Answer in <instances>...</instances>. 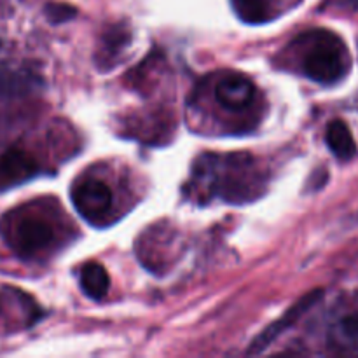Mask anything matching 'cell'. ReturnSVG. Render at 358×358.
Returning <instances> with one entry per match:
<instances>
[{
  "instance_id": "obj_1",
  "label": "cell",
  "mask_w": 358,
  "mask_h": 358,
  "mask_svg": "<svg viewBox=\"0 0 358 358\" xmlns=\"http://www.w3.org/2000/svg\"><path fill=\"white\" fill-rule=\"evenodd\" d=\"M196 180L205 182L208 198L219 196L229 203L252 201L262 192L264 175L248 154L205 156L196 164Z\"/></svg>"
},
{
  "instance_id": "obj_7",
  "label": "cell",
  "mask_w": 358,
  "mask_h": 358,
  "mask_svg": "<svg viewBox=\"0 0 358 358\" xmlns=\"http://www.w3.org/2000/svg\"><path fill=\"white\" fill-rule=\"evenodd\" d=\"M41 173V164L30 152L7 149L0 154V192L27 184Z\"/></svg>"
},
{
  "instance_id": "obj_6",
  "label": "cell",
  "mask_w": 358,
  "mask_h": 358,
  "mask_svg": "<svg viewBox=\"0 0 358 358\" xmlns=\"http://www.w3.org/2000/svg\"><path fill=\"white\" fill-rule=\"evenodd\" d=\"M44 87V80L31 66L0 63V101L20 100Z\"/></svg>"
},
{
  "instance_id": "obj_15",
  "label": "cell",
  "mask_w": 358,
  "mask_h": 358,
  "mask_svg": "<svg viewBox=\"0 0 358 358\" xmlns=\"http://www.w3.org/2000/svg\"><path fill=\"white\" fill-rule=\"evenodd\" d=\"M350 2H352L355 7H358V0H350Z\"/></svg>"
},
{
  "instance_id": "obj_16",
  "label": "cell",
  "mask_w": 358,
  "mask_h": 358,
  "mask_svg": "<svg viewBox=\"0 0 358 358\" xmlns=\"http://www.w3.org/2000/svg\"><path fill=\"white\" fill-rule=\"evenodd\" d=\"M0 48H2V41H0Z\"/></svg>"
},
{
  "instance_id": "obj_10",
  "label": "cell",
  "mask_w": 358,
  "mask_h": 358,
  "mask_svg": "<svg viewBox=\"0 0 358 358\" xmlns=\"http://www.w3.org/2000/svg\"><path fill=\"white\" fill-rule=\"evenodd\" d=\"M110 280L107 269L98 262H87L80 271V289L90 299L101 301L108 292Z\"/></svg>"
},
{
  "instance_id": "obj_11",
  "label": "cell",
  "mask_w": 358,
  "mask_h": 358,
  "mask_svg": "<svg viewBox=\"0 0 358 358\" xmlns=\"http://www.w3.org/2000/svg\"><path fill=\"white\" fill-rule=\"evenodd\" d=\"M234 13L241 21L250 24L264 23L269 20V0H231Z\"/></svg>"
},
{
  "instance_id": "obj_13",
  "label": "cell",
  "mask_w": 358,
  "mask_h": 358,
  "mask_svg": "<svg viewBox=\"0 0 358 358\" xmlns=\"http://www.w3.org/2000/svg\"><path fill=\"white\" fill-rule=\"evenodd\" d=\"M338 336L348 348L358 353V311L350 313L339 322Z\"/></svg>"
},
{
  "instance_id": "obj_2",
  "label": "cell",
  "mask_w": 358,
  "mask_h": 358,
  "mask_svg": "<svg viewBox=\"0 0 358 358\" xmlns=\"http://www.w3.org/2000/svg\"><path fill=\"white\" fill-rule=\"evenodd\" d=\"M303 72L308 79L324 86L339 83L350 70V55L339 35L313 30L303 35Z\"/></svg>"
},
{
  "instance_id": "obj_14",
  "label": "cell",
  "mask_w": 358,
  "mask_h": 358,
  "mask_svg": "<svg viewBox=\"0 0 358 358\" xmlns=\"http://www.w3.org/2000/svg\"><path fill=\"white\" fill-rule=\"evenodd\" d=\"M44 13L52 24L65 23L76 16V9L72 6H66V3H48Z\"/></svg>"
},
{
  "instance_id": "obj_4",
  "label": "cell",
  "mask_w": 358,
  "mask_h": 358,
  "mask_svg": "<svg viewBox=\"0 0 358 358\" xmlns=\"http://www.w3.org/2000/svg\"><path fill=\"white\" fill-rule=\"evenodd\" d=\"M72 203L83 219L93 226H101L110 215L114 196L107 182L96 177H86L76 182L72 187Z\"/></svg>"
},
{
  "instance_id": "obj_8",
  "label": "cell",
  "mask_w": 358,
  "mask_h": 358,
  "mask_svg": "<svg viewBox=\"0 0 358 358\" xmlns=\"http://www.w3.org/2000/svg\"><path fill=\"white\" fill-rule=\"evenodd\" d=\"M255 96H257L255 84L240 73H226L215 84L217 101L227 110H247L254 103Z\"/></svg>"
},
{
  "instance_id": "obj_12",
  "label": "cell",
  "mask_w": 358,
  "mask_h": 358,
  "mask_svg": "<svg viewBox=\"0 0 358 358\" xmlns=\"http://www.w3.org/2000/svg\"><path fill=\"white\" fill-rule=\"evenodd\" d=\"M129 42V34L122 27L110 28L108 34L103 37V45L98 52V63H110L114 56L117 55L119 49L124 48Z\"/></svg>"
},
{
  "instance_id": "obj_9",
  "label": "cell",
  "mask_w": 358,
  "mask_h": 358,
  "mask_svg": "<svg viewBox=\"0 0 358 358\" xmlns=\"http://www.w3.org/2000/svg\"><path fill=\"white\" fill-rule=\"evenodd\" d=\"M325 142L338 159L350 161L357 154V143L353 140L352 131L343 121L336 119L327 126L325 131Z\"/></svg>"
},
{
  "instance_id": "obj_3",
  "label": "cell",
  "mask_w": 358,
  "mask_h": 358,
  "mask_svg": "<svg viewBox=\"0 0 358 358\" xmlns=\"http://www.w3.org/2000/svg\"><path fill=\"white\" fill-rule=\"evenodd\" d=\"M0 233L7 247L21 259L38 257L56 241L51 220L28 208H17L3 215Z\"/></svg>"
},
{
  "instance_id": "obj_5",
  "label": "cell",
  "mask_w": 358,
  "mask_h": 358,
  "mask_svg": "<svg viewBox=\"0 0 358 358\" xmlns=\"http://www.w3.org/2000/svg\"><path fill=\"white\" fill-rule=\"evenodd\" d=\"M322 296H324V292H322V290H311L310 294H306V296L301 297V299L297 301L292 308H289V310H287L285 313L278 318V320L273 322L271 325H268V327H266L264 331H262L261 334H259L257 338L250 343V346H248V352H247L248 355H257V353H262L266 348H269V346L273 345V341H275L278 336H282L287 329L292 327V325L296 324V322L299 320L304 313H308V311H310L311 308L318 303V299H322Z\"/></svg>"
}]
</instances>
